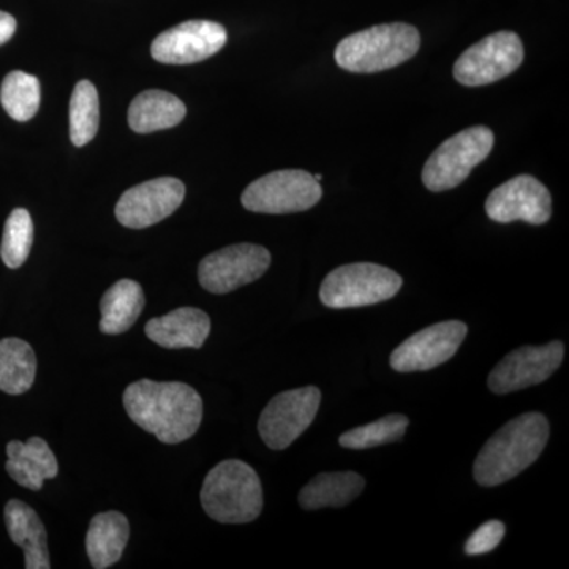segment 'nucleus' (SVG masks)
<instances>
[{"label":"nucleus","mask_w":569,"mask_h":569,"mask_svg":"<svg viewBox=\"0 0 569 569\" xmlns=\"http://www.w3.org/2000/svg\"><path fill=\"white\" fill-rule=\"evenodd\" d=\"M127 415L167 445L189 440L203 421V399L179 381H134L123 392Z\"/></svg>","instance_id":"1"},{"label":"nucleus","mask_w":569,"mask_h":569,"mask_svg":"<svg viewBox=\"0 0 569 569\" xmlns=\"http://www.w3.org/2000/svg\"><path fill=\"white\" fill-rule=\"evenodd\" d=\"M186 198V186L176 178H159L134 186L116 204V217L132 230L152 227L168 219Z\"/></svg>","instance_id":"15"},{"label":"nucleus","mask_w":569,"mask_h":569,"mask_svg":"<svg viewBox=\"0 0 569 569\" xmlns=\"http://www.w3.org/2000/svg\"><path fill=\"white\" fill-rule=\"evenodd\" d=\"M130 538V523L122 512H100L91 520L86 550L96 569L110 568L121 560Z\"/></svg>","instance_id":"19"},{"label":"nucleus","mask_w":569,"mask_h":569,"mask_svg":"<svg viewBox=\"0 0 569 569\" xmlns=\"http://www.w3.org/2000/svg\"><path fill=\"white\" fill-rule=\"evenodd\" d=\"M402 277L373 263L340 266L321 283L320 301L329 309H355L395 298L402 288Z\"/></svg>","instance_id":"5"},{"label":"nucleus","mask_w":569,"mask_h":569,"mask_svg":"<svg viewBox=\"0 0 569 569\" xmlns=\"http://www.w3.org/2000/svg\"><path fill=\"white\" fill-rule=\"evenodd\" d=\"M33 244L32 217L26 209L18 208L10 213L3 227L0 257L7 268L18 269L28 260Z\"/></svg>","instance_id":"27"},{"label":"nucleus","mask_w":569,"mask_h":569,"mask_svg":"<svg viewBox=\"0 0 569 569\" xmlns=\"http://www.w3.org/2000/svg\"><path fill=\"white\" fill-rule=\"evenodd\" d=\"M408 425L410 421L403 415H389L370 425L348 430L339 438V445L347 449H369L396 443L406 436Z\"/></svg>","instance_id":"26"},{"label":"nucleus","mask_w":569,"mask_h":569,"mask_svg":"<svg viewBox=\"0 0 569 569\" xmlns=\"http://www.w3.org/2000/svg\"><path fill=\"white\" fill-rule=\"evenodd\" d=\"M523 61V44L518 33L501 31L468 48L455 66V78L463 86L490 84L503 80Z\"/></svg>","instance_id":"9"},{"label":"nucleus","mask_w":569,"mask_h":569,"mask_svg":"<svg viewBox=\"0 0 569 569\" xmlns=\"http://www.w3.org/2000/svg\"><path fill=\"white\" fill-rule=\"evenodd\" d=\"M186 104L164 91H144L134 97L129 108V126L137 133H153L173 129L186 118Z\"/></svg>","instance_id":"20"},{"label":"nucleus","mask_w":569,"mask_h":569,"mask_svg":"<svg viewBox=\"0 0 569 569\" xmlns=\"http://www.w3.org/2000/svg\"><path fill=\"white\" fill-rule=\"evenodd\" d=\"M201 505L206 515L217 522H252L263 509L260 477L242 460H223L206 477Z\"/></svg>","instance_id":"4"},{"label":"nucleus","mask_w":569,"mask_h":569,"mask_svg":"<svg viewBox=\"0 0 569 569\" xmlns=\"http://www.w3.org/2000/svg\"><path fill=\"white\" fill-rule=\"evenodd\" d=\"M7 458V473L22 488L40 490L47 479L58 477V459L43 438L32 437L26 443L10 441Z\"/></svg>","instance_id":"17"},{"label":"nucleus","mask_w":569,"mask_h":569,"mask_svg":"<svg viewBox=\"0 0 569 569\" xmlns=\"http://www.w3.org/2000/svg\"><path fill=\"white\" fill-rule=\"evenodd\" d=\"M493 133L488 127H471L445 141L422 168V182L430 192H445L466 181L475 167L488 159Z\"/></svg>","instance_id":"6"},{"label":"nucleus","mask_w":569,"mask_h":569,"mask_svg":"<svg viewBox=\"0 0 569 569\" xmlns=\"http://www.w3.org/2000/svg\"><path fill=\"white\" fill-rule=\"evenodd\" d=\"M323 197L320 182L302 170L274 171L250 183L242 193L247 211L293 213L313 208Z\"/></svg>","instance_id":"7"},{"label":"nucleus","mask_w":569,"mask_h":569,"mask_svg":"<svg viewBox=\"0 0 569 569\" xmlns=\"http://www.w3.org/2000/svg\"><path fill=\"white\" fill-rule=\"evenodd\" d=\"M313 178H316V181L320 182V181H321V179H323V176H321V174H316V176H313Z\"/></svg>","instance_id":"30"},{"label":"nucleus","mask_w":569,"mask_h":569,"mask_svg":"<svg viewBox=\"0 0 569 569\" xmlns=\"http://www.w3.org/2000/svg\"><path fill=\"white\" fill-rule=\"evenodd\" d=\"M549 440L545 415L526 413L501 427L475 459L473 475L479 486L493 488L518 477L537 462Z\"/></svg>","instance_id":"2"},{"label":"nucleus","mask_w":569,"mask_h":569,"mask_svg":"<svg viewBox=\"0 0 569 569\" xmlns=\"http://www.w3.org/2000/svg\"><path fill=\"white\" fill-rule=\"evenodd\" d=\"M565 358L561 342L541 347H520L505 356L490 372L488 385L496 395L520 391L552 377Z\"/></svg>","instance_id":"13"},{"label":"nucleus","mask_w":569,"mask_h":569,"mask_svg":"<svg viewBox=\"0 0 569 569\" xmlns=\"http://www.w3.org/2000/svg\"><path fill=\"white\" fill-rule=\"evenodd\" d=\"M40 100V81L33 74L17 70L3 78L0 103L14 121H31L39 111Z\"/></svg>","instance_id":"24"},{"label":"nucleus","mask_w":569,"mask_h":569,"mask_svg":"<svg viewBox=\"0 0 569 569\" xmlns=\"http://www.w3.org/2000/svg\"><path fill=\"white\" fill-rule=\"evenodd\" d=\"M505 531L507 529L500 520H489V522L482 523L466 542L467 556H482V553L492 552L503 541Z\"/></svg>","instance_id":"28"},{"label":"nucleus","mask_w":569,"mask_h":569,"mask_svg":"<svg viewBox=\"0 0 569 569\" xmlns=\"http://www.w3.org/2000/svg\"><path fill=\"white\" fill-rule=\"evenodd\" d=\"M467 332V325L458 320L441 321L421 329L392 351L391 367L400 373L436 369L458 353Z\"/></svg>","instance_id":"11"},{"label":"nucleus","mask_w":569,"mask_h":569,"mask_svg":"<svg viewBox=\"0 0 569 569\" xmlns=\"http://www.w3.org/2000/svg\"><path fill=\"white\" fill-rule=\"evenodd\" d=\"M144 331L153 343L170 350L201 348L211 332V318L194 307H181L168 316L152 318Z\"/></svg>","instance_id":"16"},{"label":"nucleus","mask_w":569,"mask_h":569,"mask_svg":"<svg viewBox=\"0 0 569 569\" xmlns=\"http://www.w3.org/2000/svg\"><path fill=\"white\" fill-rule=\"evenodd\" d=\"M321 391L316 387L291 389L272 397L258 421L266 447L287 449L309 429L320 408Z\"/></svg>","instance_id":"8"},{"label":"nucleus","mask_w":569,"mask_h":569,"mask_svg":"<svg viewBox=\"0 0 569 569\" xmlns=\"http://www.w3.org/2000/svg\"><path fill=\"white\" fill-rule=\"evenodd\" d=\"M486 213L498 223L516 220L545 224L552 216V197L545 183L533 176L522 174L501 183L486 201Z\"/></svg>","instance_id":"14"},{"label":"nucleus","mask_w":569,"mask_h":569,"mask_svg":"<svg viewBox=\"0 0 569 569\" xmlns=\"http://www.w3.org/2000/svg\"><path fill=\"white\" fill-rule=\"evenodd\" d=\"M227 40V29L219 22L186 21L160 33L152 41L151 54L160 63L189 66L212 58Z\"/></svg>","instance_id":"12"},{"label":"nucleus","mask_w":569,"mask_h":569,"mask_svg":"<svg viewBox=\"0 0 569 569\" xmlns=\"http://www.w3.org/2000/svg\"><path fill=\"white\" fill-rule=\"evenodd\" d=\"M6 526L11 541L24 550L26 568H51L47 530L29 505L21 500H10L6 507Z\"/></svg>","instance_id":"18"},{"label":"nucleus","mask_w":569,"mask_h":569,"mask_svg":"<svg viewBox=\"0 0 569 569\" xmlns=\"http://www.w3.org/2000/svg\"><path fill=\"white\" fill-rule=\"evenodd\" d=\"M17 32V20L7 11H0V47L10 41Z\"/></svg>","instance_id":"29"},{"label":"nucleus","mask_w":569,"mask_h":569,"mask_svg":"<svg viewBox=\"0 0 569 569\" xmlns=\"http://www.w3.org/2000/svg\"><path fill=\"white\" fill-rule=\"evenodd\" d=\"M421 47L417 28L403 22L373 26L337 44L335 59L340 69L353 73H377L410 61Z\"/></svg>","instance_id":"3"},{"label":"nucleus","mask_w":569,"mask_h":569,"mask_svg":"<svg viewBox=\"0 0 569 569\" xmlns=\"http://www.w3.org/2000/svg\"><path fill=\"white\" fill-rule=\"evenodd\" d=\"M365 486V478L355 471L320 473L301 490L299 505L309 511L328 507H346L356 497L361 496Z\"/></svg>","instance_id":"22"},{"label":"nucleus","mask_w":569,"mask_h":569,"mask_svg":"<svg viewBox=\"0 0 569 569\" xmlns=\"http://www.w3.org/2000/svg\"><path fill=\"white\" fill-rule=\"evenodd\" d=\"M37 356L26 340H0V391L11 396L28 392L36 381Z\"/></svg>","instance_id":"23"},{"label":"nucleus","mask_w":569,"mask_h":569,"mask_svg":"<svg viewBox=\"0 0 569 569\" xmlns=\"http://www.w3.org/2000/svg\"><path fill=\"white\" fill-rule=\"evenodd\" d=\"M271 266V253L257 244H236L201 260L198 279L206 291L227 295L260 279Z\"/></svg>","instance_id":"10"},{"label":"nucleus","mask_w":569,"mask_h":569,"mask_svg":"<svg viewBox=\"0 0 569 569\" xmlns=\"http://www.w3.org/2000/svg\"><path fill=\"white\" fill-rule=\"evenodd\" d=\"M144 302L140 283L130 279L119 280L103 295L100 302V331L108 336L129 331L140 318Z\"/></svg>","instance_id":"21"},{"label":"nucleus","mask_w":569,"mask_h":569,"mask_svg":"<svg viewBox=\"0 0 569 569\" xmlns=\"http://www.w3.org/2000/svg\"><path fill=\"white\" fill-rule=\"evenodd\" d=\"M99 92L91 81H80L74 86L70 100V138L77 148L91 142L99 132Z\"/></svg>","instance_id":"25"}]
</instances>
